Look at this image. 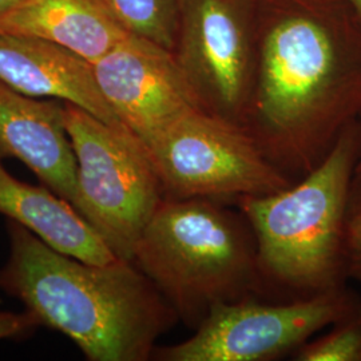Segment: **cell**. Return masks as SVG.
Masks as SVG:
<instances>
[{
	"label": "cell",
	"mask_w": 361,
	"mask_h": 361,
	"mask_svg": "<svg viewBox=\"0 0 361 361\" xmlns=\"http://www.w3.org/2000/svg\"><path fill=\"white\" fill-rule=\"evenodd\" d=\"M92 68L116 118L145 145L180 116L205 107L174 51L135 34Z\"/></svg>",
	"instance_id": "obj_9"
},
{
	"label": "cell",
	"mask_w": 361,
	"mask_h": 361,
	"mask_svg": "<svg viewBox=\"0 0 361 361\" xmlns=\"http://www.w3.org/2000/svg\"><path fill=\"white\" fill-rule=\"evenodd\" d=\"M0 82L28 97L75 104L109 125L123 126L99 90L90 62L51 42L0 34Z\"/></svg>",
	"instance_id": "obj_11"
},
{
	"label": "cell",
	"mask_w": 361,
	"mask_h": 361,
	"mask_svg": "<svg viewBox=\"0 0 361 361\" xmlns=\"http://www.w3.org/2000/svg\"><path fill=\"white\" fill-rule=\"evenodd\" d=\"M243 125L286 176L316 168L361 119V25L345 0H255Z\"/></svg>",
	"instance_id": "obj_1"
},
{
	"label": "cell",
	"mask_w": 361,
	"mask_h": 361,
	"mask_svg": "<svg viewBox=\"0 0 361 361\" xmlns=\"http://www.w3.org/2000/svg\"><path fill=\"white\" fill-rule=\"evenodd\" d=\"M110 3L129 32L174 51L180 0H110Z\"/></svg>",
	"instance_id": "obj_14"
},
{
	"label": "cell",
	"mask_w": 361,
	"mask_h": 361,
	"mask_svg": "<svg viewBox=\"0 0 361 361\" xmlns=\"http://www.w3.org/2000/svg\"><path fill=\"white\" fill-rule=\"evenodd\" d=\"M360 150L359 121L300 182L235 200L253 233L264 285L296 298L347 285L345 219Z\"/></svg>",
	"instance_id": "obj_3"
},
{
	"label": "cell",
	"mask_w": 361,
	"mask_h": 361,
	"mask_svg": "<svg viewBox=\"0 0 361 361\" xmlns=\"http://www.w3.org/2000/svg\"><path fill=\"white\" fill-rule=\"evenodd\" d=\"M0 34L43 39L94 65L129 31L110 0H23L0 18Z\"/></svg>",
	"instance_id": "obj_12"
},
{
	"label": "cell",
	"mask_w": 361,
	"mask_h": 361,
	"mask_svg": "<svg viewBox=\"0 0 361 361\" xmlns=\"http://www.w3.org/2000/svg\"><path fill=\"white\" fill-rule=\"evenodd\" d=\"M360 300L347 285L285 304L255 297L209 312L189 338L154 349L158 361H271L296 352L345 316Z\"/></svg>",
	"instance_id": "obj_7"
},
{
	"label": "cell",
	"mask_w": 361,
	"mask_h": 361,
	"mask_svg": "<svg viewBox=\"0 0 361 361\" xmlns=\"http://www.w3.org/2000/svg\"><path fill=\"white\" fill-rule=\"evenodd\" d=\"M7 233L0 290L18 298L39 325L73 340L87 360H150L158 338L180 322L133 261L85 262L11 219Z\"/></svg>",
	"instance_id": "obj_2"
},
{
	"label": "cell",
	"mask_w": 361,
	"mask_h": 361,
	"mask_svg": "<svg viewBox=\"0 0 361 361\" xmlns=\"http://www.w3.org/2000/svg\"><path fill=\"white\" fill-rule=\"evenodd\" d=\"M347 276L361 284V174H355L345 219Z\"/></svg>",
	"instance_id": "obj_16"
},
{
	"label": "cell",
	"mask_w": 361,
	"mask_h": 361,
	"mask_svg": "<svg viewBox=\"0 0 361 361\" xmlns=\"http://www.w3.org/2000/svg\"><path fill=\"white\" fill-rule=\"evenodd\" d=\"M145 146L170 198L238 200L293 183L243 123L205 107L180 116Z\"/></svg>",
	"instance_id": "obj_6"
},
{
	"label": "cell",
	"mask_w": 361,
	"mask_h": 361,
	"mask_svg": "<svg viewBox=\"0 0 361 361\" xmlns=\"http://www.w3.org/2000/svg\"><path fill=\"white\" fill-rule=\"evenodd\" d=\"M133 262L194 329L216 305L264 290L253 233L214 200L166 197Z\"/></svg>",
	"instance_id": "obj_4"
},
{
	"label": "cell",
	"mask_w": 361,
	"mask_h": 361,
	"mask_svg": "<svg viewBox=\"0 0 361 361\" xmlns=\"http://www.w3.org/2000/svg\"><path fill=\"white\" fill-rule=\"evenodd\" d=\"M345 3L348 4L349 8L355 13L361 25V0H345Z\"/></svg>",
	"instance_id": "obj_19"
},
{
	"label": "cell",
	"mask_w": 361,
	"mask_h": 361,
	"mask_svg": "<svg viewBox=\"0 0 361 361\" xmlns=\"http://www.w3.org/2000/svg\"><path fill=\"white\" fill-rule=\"evenodd\" d=\"M39 326L35 317L26 310L23 312L0 310V340L28 337Z\"/></svg>",
	"instance_id": "obj_17"
},
{
	"label": "cell",
	"mask_w": 361,
	"mask_h": 361,
	"mask_svg": "<svg viewBox=\"0 0 361 361\" xmlns=\"http://www.w3.org/2000/svg\"><path fill=\"white\" fill-rule=\"evenodd\" d=\"M297 361H361V298L331 329L295 352Z\"/></svg>",
	"instance_id": "obj_15"
},
{
	"label": "cell",
	"mask_w": 361,
	"mask_h": 361,
	"mask_svg": "<svg viewBox=\"0 0 361 361\" xmlns=\"http://www.w3.org/2000/svg\"><path fill=\"white\" fill-rule=\"evenodd\" d=\"M63 104L77 159L73 207L116 257L133 261L145 228L166 198L154 162L128 128L109 125L75 104Z\"/></svg>",
	"instance_id": "obj_5"
},
{
	"label": "cell",
	"mask_w": 361,
	"mask_h": 361,
	"mask_svg": "<svg viewBox=\"0 0 361 361\" xmlns=\"http://www.w3.org/2000/svg\"><path fill=\"white\" fill-rule=\"evenodd\" d=\"M361 123V119H360ZM356 174H361V150L360 157H359V161H357V166H356Z\"/></svg>",
	"instance_id": "obj_20"
},
{
	"label": "cell",
	"mask_w": 361,
	"mask_h": 361,
	"mask_svg": "<svg viewBox=\"0 0 361 361\" xmlns=\"http://www.w3.org/2000/svg\"><path fill=\"white\" fill-rule=\"evenodd\" d=\"M22 1L23 0H0V18L8 13L10 10H13L15 6H18Z\"/></svg>",
	"instance_id": "obj_18"
},
{
	"label": "cell",
	"mask_w": 361,
	"mask_h": 361,
	"mask_svg": "<svg viewBox=\"0 0 361 361\" xmlns=\"http://www.w3.org/2000/svg\"><path fill=\"white\" fill-rule=\"evenodd\" d=\"M0 214L67 256L90 264H109L118 258L71 202L44 185L34 186L15 178L1 159Z\"/></svg>",
	"instance_id": "obj_13"
},
{
	"label": "cell",
	"mask_w": 361,
	"mask_h": 361,
	"mask_svg": "<svg viewBox=\"0 0 361 361\" xmlns=\"http://www.w3.org/2000/svg\"><path fill=\"white\" fill-rule=\"evenodd\" d=\"M174 54L205 107L243 123L257 59L255 0H180Z\"/></svg>",
	"instance_id": "obj_8"
},
{
	"label": "cell",
	"mask_w": 361,
	"mask_h": 361,
	"mask_svg": "<svg viewBox=\"0 0 361 361\" xmlns=\"http://www.w3.org/2000/svg\"><path fill=\"white\" fill-rule=\"evenodd\" d=\"M16 158L68 202L77 193V159L65 104L28 97L0 82V159Z\"/></svg>",
	"instance_id": "obj_10"
}]
</instances>
